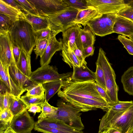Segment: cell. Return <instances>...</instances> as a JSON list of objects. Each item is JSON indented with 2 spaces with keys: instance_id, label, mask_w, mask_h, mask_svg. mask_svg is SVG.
<instances>
[{
  "instance_id": "c3c4849f",
  "label": "cell",
  "mask_w": 133,
  "mask_h": 133,
  "mask_svg": "<svg viewBox=\"0 0 133 133\" xmlns=\"http://www.w3.org/2000/svg\"><path fill=\"white\" fill-rule=\"evenodd\" d=\"M95 48L94 45H91L83 49L82 53L84 58H85L90 56H92L94 53Z\"/></svg>"
},
{
  "instance_id": "ac0fdd59",
  "label": "cell",
  "mask_w": 133,
  "mask_h": 133,
  "mask_svg": "<svg viewBox=\"0 0 133 133\" xmlns=\"http://www.w3.org/2000/svg\"><path fill=\"white\" fill-rule=\"evenodd\" d=\"M87 62L83 63L80 68L73 66L71 79L76 81L83 82L90 81H96L95 72L89 69L87 66Z\"/></svg>"
},
{
  "instance_id": "681fc988",
  "label": "cell",
  "mask_w": 133,
  "mask_h": 133,
  "mask_svg": "<svg viewBox=\"0 0 133 133\" xmlns=\"http://www.w3.org/2000/svg\"><path fill=\"white\" fill-rule=\"evenodd\" d=\"M41 108L40 105L36 104H32L28 110V111L33 113L35 115L36 113L40 112L41 111Z\"/></svg>"
},
{
  "instance_id": "d6a6232c",
  "label": "cell",
  "mask_w": 133,
  "mask_h": 133,
  "mask_svg": "<svg viewBox=\"0 0 133 133\" xmlns=\"http://www.w3.org/2000/svg\"><path fill=\"white\" fill-rule=\"evenodd\" d=\"M21 99L27 106L28 109L32 104L40 105L45 100V95L42 96H28L25 95L21 96Z\"/></svg>"
},
{
  "instance_id": "b9f144b4",
  "label": "cell",
  "mask_w": 133,
  "mask_h": 133,
  "mask_svg": "<svg viewBox=\"0 0 133 133\" xmlns=\"http://www.w3.org/2000/svg\"><path fill=\"white\" fill-rule=\"evenodd\" d=\"M16 1L29 13L37 15H39L34 6L26 0H16Z\"/></svg>"
},
{
  "instance_id": "ffe728a7",
  "label": "cell",
  "mask_w": 133,
  "mask_h": 133,
  "mask_svg": "<svg viewBox=\"0 0 133 133\" xmlns=\"http://www.w3.org/2000/svg\"><path fill=\"white\" fill-rule=\"evenodd\" d=\"M102 15L95 9L90 7L79 10L74 23L75 24H81L84 27L89 22L101 17Z\"/></svg>"
},
{
  "instance_id": "7c38bea8",
  "label": "cell",
  "mask_w": 133,
  "mask_h": 133,
  "mask_svg": "<svg viewBox=\"0 0 133 133\" xmlns=\"http://www.w3.org/2000/svg\"><path fill=\"white\" fill-rule=\"evenodd\" d=\"M14 116L10 127L17 133H31L35 122L27 110Z\"/></svg>"
},
{
  "instance_id": "d590c367",
  "label": "cell",
  "mask_w": 133,
  "mask_h": 133,
  "mask_svg": "<svg viewBox=\"0 0 133 133\" xmlns=\"http://www.w3.org/2000/svg\"><path fill=\"white\" fill-rule=\"evenodd\" d=\"M14 96L8 92L4 94H0V111L9 108Z\"/></svg>"
},
{
  "instance_id": "5bb4252c",
  "label": "cell",
  "mask_w": 133,
  "mask_h": 133,
  "mask_svg": "<svg viewBox=\"0 0 133 133\" xmlns=\"http://www.w3.org/2000/svg\"><path fill=\"white\" fill-rule=\"evenodd\" d=\"M13 57L9 33L0 34V61L3 65L9 66Z\"/></svg>"
},
{
  "instance_id": "7a4b0ae2",
  "label": "cell",
  "mask_w": 133,
  "mask_h": 133,
  "mask_svg": "<svg viewBox=\"0 0 133 133\" xmlns=\"http://www.w3.org/2000/svg\"><path fill=\"white\" fill-rule=\"evenodd\" d=\"M133 127V104L127 110L118 112L109 110L101 119L98 132L110 129L125 133Z\"/></svg>"
},
{
  "instance_id": "6da1fadb",
  "label": "cell",
  "mask_w": 133,
  "mask_h": 133,
  "mask_svg": "<svg viewBox=\"0 0 133 133\" xmlns=\"http://www.w3.org/2000/svg\"><path fill=\"white\" fill-rule=\"evenodd\" d=\"M9 33L12 42L31 55L36 45L34 31L31 25L26 20L16 21Z\"/></svg>"
},
{
  "instance_id": "7bdbcfd3",
  "label": "cell",
  "mask_w": 133,
  "mask_h": 133,
  "mask_svg": "<svg viewBox=\"0 0 133 133\" xmlns=\"http://www.w3.org/2000/svg\"><path fill=\"white\" fill-rule=\"evenodd\" d=\"M95 86L99 94L109 105L111 106L115 104L108 95L106 91L96 82L95 83Z\"/></svg>"
},
{
  "instance_id": "cb8c5ba5",
  "label": "cell",
  "mask_w": 133,
  "mask_h": 133,
  "mask_svg": "<svg viewBox=\"0 0 133 133\" xmlns=\"http://www.w3.org/2000/svg\"><path fill=\"white\" fill-rule=\"evenodd\" d=\"M17 68L24 74L29 77L32 72L31 65V55L22 49L19 62L16 64Z\"/></svg>"
},
{
  "instance_id": "7402d4cb",
  "label": "cell",
  "mask_w": 133,
  "mask_h": 133,
  "mask_svg": "<svg viewBox=\"0 0 133 133\" xmlns=\"http://www.w3.org/2000/svg\"><path fill=\"white\" fill-rule=\"evenodd\" d=\"M0 14L8 16L15 22L25 20L26 14L5 2L3 0H0Z\"/></svg>"
},
{
  "instance_id": "bcb514c9",
  "label": "cell",
  "mask_w": 133,
  "mask_h": 133,
  "mask_svg": "<svg viewBox=\"0 0 133 133\" xmlns=\"http://www.w3.org/2000/svg\"><path fill=\"white\" fill-rule=\"evenodd\" d=\"M3 1L15 8L21 11L25 14L29 13L17 2L16 0H3Z\"/></svg>"
},
{
  "instance_id": "30bf717a",
  "label": "cell",
  "mask_w": 133,
  "mask_h": 133,
  "mask_svg": "<svg viewBox=\"0 0 133 133\" xmlns=\"http://www.w3.org/2000/svg\"><path fill=\"white\" fill-rule=\"evenodd\" d=\"M90 7L96 9L101 14H117L122 10L130 8L123 0H86Z\"/></svg>"
},
{
  "instance_id": "6f0895ef",
  "label": "cell",
  "mask_w": 133,
  "mask_h": 133,
  "mask_svg": "<svg viewBox=\"0 0 133 133\" xmlns=\"http://www.w3.org/2000/svg\"><path fill=\"white\" fill-rule=\"evenodd\" d=\"M131 133H133V130H132V132Z\"/></svg>"
},
{
  "instance_id": "9c48e42d",
  "label": "cell",
  "mask_w": 133,
  "mask_h": 133,
  "mask_svg": "<svg viewBox=\"0 0 133 133\" xmlns=\"http://www.w3.org/2000/svg\"><path fill=\"white\" fill-rule=\"evenodd\" d=\"M117 14H109L89 22L87 24L95 35L103 37L114 33L113 28Z\"/></svg>"
},
{
  "instance_id": "ba28073f",
  "label": "cell",
  "mask_w": 133,
  "mask_h": 133,
  "mask_svg": "<svg viewBox=\"0 0 133 133\" xmlns=\"http://www.w3.org/2000/svg\"><path fill=\"white\" fill-rule=\"evenodd\" d=\"M72 73L70 72L60 74L56 67L48 65L41 66L32 72L29 78L33 83L43 84L54 81L64 80L71 77Z\"/></svg>"
},
{
  "instance_id": "4dcf8cb0",
  "label": "cell",
  "mask_w": 133,
  "mask_h": 133,
  "mask_svg": "<svg viewBox=\"0 0 133 133\" xmlns=\"http://www.w3.org/2000/svg\"><path fill=\"white\" fill-rule=\"evenodd\" d=\"M28 96H42L45 95V89L42 84L34 83L26 88Z\"/></svg>"
},
{
  "instance_id": "f6af8a7d",
  "label": "cell",
  "mask_w": 133,
  "mask_h": 133,
  "mask_svg": "<svg viewBox=\"0 0 133 133\" xmlns=\"http://www.w3.org/2000/svg\"><path fill=\"white\" fill-rule=\"evenodd\" d=\"M117 15L133 21V9L131 8H126L122 10Z\"/></svg>"
},
{
  "instance_id": "f5cc1de1",
  "label": "cell",
  "mask_w": 133,
  "mask_h": 133,
  "mask_svg": "<svg viewBox=\"0 0 133 133\" xmlns=\"http://www.w3.org/2000/svg\"><path fill=\"white\" fill-rule=\"evenodd\" d=\"M4 133H17L15 131L11 128L10 126L5 131Z\"/></svg>"
},
{
  "instance_id": "d4e9b609",
  "label": "cell",
  "mask_w": 133,
  "mask_h": 133,
  "mask_svg": "<svg viewBox=\"0 0 133 133\" xmlns=\"http://www.w3.org/2000/svg\"><path fill=\"white\" fill-rule=\"evenodd\" d=\"M81 41L83 49L87 47L94 45L96 40L95 35L87 25L79 30Z\"/></svg>"
},
{
  "instance_id": "816d5d0a",
  "label": "cell",
  "mask_w": 133,
  "mask_h": 133,
  "mask_svg": "<svg viewBox=\"0 0 133 133\" xmlns=\"http://www.w3.org/2000/svg\"><path fill=\"white\" fill-rule=\"evenodd\" d=\"M133 130V127L131 128L125 133H131ZM108 133H121L119 131L114 129H108Z\"/></svg>"
},
{
  "instance_id": "f35d334b",
  "label": "cell",
  "mask_w": 133,
  "mask_h": 133,
  "mask_svg": "<svg viewBox=\"0 0 133 133\" xmlns=\"http://www.w3.org/2000/svg\"><path fill=\"white\" fill-rule=\"evenodd\" d=\"M133 104V101H121L114 105L111 106L110 110L116 112L125 111Z\"/></svg>"
},
{
  "instance_id": "f546056e",
  "label": "cell",
  "mask_w": 133,
  "mask_h": 133,
  "mask_svg": "<svg viewBox=\"0 0 133 133\" xmlns=\"http://www.w3.org/2000/svg\"><path fill=\"white\" fill-rule=\"evenodd\" d=\"M40 106L42 109L41 112L38 116V120L47 117H52L55 115L57 113V107H55L51 105L48 102L45 100Z\"/></svg>"
},
{
  "instance_id": "44dd1931",
  "label": "cell",
  "mask_w": 133,
  "mask_h": 133,
  "mask_svg": "<svg viewBox=\"0 0 133 133\" xmlns=\"http://www.w3.org/2000/svg\"><path fill=\"white\" fill-rule=\"evenodd\" d=\"M25 20L31 25L34 32L50 28L49 19L46 16L29 13L26 15Z\"/></svg>"
},
{
  "instance_id": "5b68a950",
  "label": "cell",
  "mask_w": 133,
  "mask_h": 133,
  "mask_svg": "<svg viewBox=\"0 0 133 133\" xmlns=\"http://www.w3.org/2000/svg\"><path fill=\"white\" fill-rule=\"evenodd\" d=\"M58 110L56 114L51 117L56 118L67 125L79 131L84 128L82 121L81 110L67 103L62 100L58 101L57 104Z\"/></svg>"
},
{
  "instance_id": "d6986e66",
  "label": "cell",
  "mask_w": 133,
  "mask_h": 133,
  "mask_svg": "<svg viewBox=\"0 0 133 133\" xmlns=\"http://www.w3.org/2000/svg\"><path fill=\"white\" fill-rule=\"evenodd\" d=\"M113 31L128 37L133 34V21L117 15Z\"/></svg>"
},
{
  "instance_id": "52a82bcc",
  "label": "cell",
  "mask_w": 133,
  "mask_h": 133,
  "mask_svg": "<svg viewBox=\"0 0 133 133\" xmlns=\"http://www.w3.org/2000/svg\"><path fill=\"white\" fill-rule=\"evenodd\" d=\"M58 96L67 103L85 112L100 109L107 112L111 106L107 103L96 101L91 99L76 96L57 93Z\"/></svg>"
},
{
  "instance_id": "277c9868",
  "label": "cell",
  "mask_w": 133,
  "mask_h": 133,
  "mask_svg": "<svg viewBox=\"0 0 133 133\" xmlns=\"http://www.w3.org/2000/svg\"><path fill=\"white\" fill-rule=\"evenodd\" d=\"M96 64H99L104 72L106 92L115 104L119 101L118 97L119 88L116 81V75L111 64L102 48H100Z\"/></svg>"
},
{
  "instance_id": "484cf974",
  "label": "cell",
  "mask_w": 133,
  "mask_h": 133,
  "mask_svg": "<svg viewBox=\"0 0 133 133\" xmlns=\"http://www.w3.org/2000/svg\"><path fill=\"white\" fill-rule=\"evenodd\" d=\"M121 81L124 91L133 96V66L124 72L121 76Z\"/></svg>"
},
{
  "instance_id": "f1b7e54d",
  "label": "cell",
  "mask_w": 133,
  "mask_h": 133,
  "mask_svg": "<svg viewBox=\"0 0 133 133\" xmlns=\"http://www.w3.org/2000/svg\"><path fill=\"white\" fill-rule=\"evenodd\" d=\"M9 109L14 115H17L25 110H28L27 106L21 99L14 96Z\"/></svg>"
},
{
  "instance_id": "836d02e7",
  "label": "cell",
  "mask_w": 133,
  "mask_h": 133,
  "mask_svg": "<svg viewBox=\"0 0 133 133\" xmlns=\"http://www.w3.org/2000/svg\"><path fill=\"white\" fill-rule=\"evenodd\" d=\"M34 129L35 131L43 133H83L82 130L70 131L60 129L50 128L35 125Z\"/></svg>"
},
{
  "instance_id": "7dc6e473",
  "label": "cell",
  "mask_w": 133,
  "mask_h": 133,
  "mask_svg": "<svg viewBox=\"0 0 133 133\" xmlns=\"http://www.w3.org/2000/svg\"><path fill=\"white\" fill-rule=\"evenodd\" d=\"M79 61L82 63L86 62L84 58L82 50L79 49L75 45L72 49Z\"/></svg>"
},
{
  "instance_id": "83f0119b",
  "label": "cell",
  "mask_w": 133,
  "mask_h": 133,
  "mask_svg": "<svg viewBox=\"0 0 133 133\" xmlns=\"http://www.w3.org/2000/svg\"><path fill=\"white\" fill-rule=\"evenodd\" d=\"M14 116L9 109L0 111V133H4L10 126Z\"/></svg>"
},
{
  "instance_id": "ee69618b",
  "label": "cell",
  "mask_w": 133,
  "mask_h": 133,
  "mask_svg": "<svg viewBox=\"0 0 133 133\" xmlns=\"http://www.w3.org/2000/svg\"><path fill=\"white\" fill-rule=\"evenodd\" d=\"M12 50L13 57L17 64L20 58L22 49L12 42Z\"/></svg>"
},
{
  "instance_id": "8d00e7d4",
  "label": "cell",
  "mask_w": 133,
  "mask_h": 133,
  "mask_svg": "<svg viewBox=\"0 0 133 133\" xmlns=\"http://www.w3.org/2000/svg\"><path fill=\"white\" fill-rule=\"evenodd\" d=\"M50 37L49 38L38 41L36 42V48L34 49V51L36 55V59H37L38 56H39L40 58L42 57L45 51Z\"/></svg>"
},
{
  "instance_id": "4fadbf2b",
  "label": "cell",
  "mask_w": 133,
  "mask_h": 133,
  "mask_svg": "<svg viewBox=\"0 0 133 133\" xmlns=\"http://www.w3.org/2000/svg\"><path fill=\"white\" fill-rule=\"evenodd\" d=\"M80 24H76L68 28L62 32V38L60 40L62 45H69L72 49L76 45L82 51L83 48L81 41L79 30L81 28Z\"/></svg>"
},
{
  "instance_id": "3957f363",
  "label": "cell",
  "mask_w": 133,
  "mask_h": 133,
  "mask_svg": "<svg viewBox=\"0 0 133 133\" xmlns=\"http://www.w3.org/2000/svg\"><path fill=\"white\" fill-rule=\"evenodd\" d=\"M95 82V81H76L72 80L70 77L63 81L61 89L57 93L74 95L107 103L96 89Z\"/></svg>"
},
{
  "instance_id": "60d3db41",
  "label": "cell",
  "mask_w": 133,
  "mask_h": 133,
  "mask_svg": "<svg viewBox=\"0 0 133 133\" xmlns=\"http://www.w3.org/2000/svg\"><path fill=\"white\" fill-rule=\"evenodd\" d=\"M52 34L50 28L34 32V36L36 43L38 41L50 38Z\"/></svg>"
},
{
  "instance_id": "9f6ffc18",
  "label": "cell",
  "mask_w": 133,
  "mask_h": 133,
  "mask_svg": "<svg viewBox=\"0 0 133 133\" xmlns=\"http://www.w3.org/2000/svg\"><path fill=\"white\" fill-rule=\"evenodd\" d=\"M130 38L133 41V34L128 37Z\"/></svg>"
},
{
  "instance_id": "2e32d148",
  "label": "cell",
  "mask_w": 133,
  "mask_h": 133,
  "mask_svg": "<svg viewBox=\"0 0 133 133\" xmlns=\"http://www.w3.org/2000/svg\"><path fill=\"white\" fill-rule=\"evenodd\" d=\"M9 75L18 86L25 91L26 88L34 83L28 77L22 73L17 68L14 57L9 67Z\"/></svg>"
},
{
  "instance_id": "ab89813d",
  "label": "cell",
  "mask_w": 133,
  "mask_h": 133,
  "mask_svg": "<svg viewBox=\"0 0 133 133\" xmlns=\"http://www.w3.org/2000/svg\"><path fill=\"white\" fill-rule=\"evenodd\" d=\"M117 38L123 45L128 53L133 55V41L123 35H119Z\"/></svg>"
},
{
  "instance_id": "8fae6325",
  "label": "cell",
  "mask_w": 133,
  "mask_h": 133,
  "mask_svg": "<svg viewBox=\"0 0 133 133\" xmlns=\"http://www.w3.org/2000/svg\"><path fill=\"white\" fill-rule=\"evenodd\" d=\"M39 15H51L66 9L68 7L63 0H28Z\"/></svg>"
},
{
  "instance_id": "f907efd6",
  "label": "cell",
  "mask_w": 133,
  "mask_h": 133,
  "mask_svg": "<svg viewBox=\"0 0 133 133\" xmlns=\"http://www.w3.org/2000/svg\"><path fill=\"white\" fill-rule=\"evenodd\" d=\"M7 92L10 93L7 87L2 82L0 81V94H4Z\"/></svg>"
},
{
  "instance_id": "4316f807",
  "label": "cell",
  "mask_w": 133,
  "mask_h": 133,
  "mask_svg": "<svg viewBox=\"0 0 133 133\" xmlns=\"http://www.w3.org/2000/svg\"><path fill=\"white\" fill-rule=\"evenodd\" d=\"M63 80H59L47 82L42 84L45 89V101H49L61 89Z\"/></svg>"
},
{
  "instance_id": "e575fe53",
  "label": "cell",
  "mask_w": 133,
  "mask_h": 133,
  "mask_svg": "<svg viewBox=\"0 0 133 133\" xmlns=\"http://www.w3.org/2000/svg\"><path fill=\"white\" fill-rule=\"evenodd\" d=\"M68 7L71 8L78 10L86 9L90 7L88 5L86 0H63Z\"/></svg>"
},
{
  "instance_id": "603a6c76",
  "label": "cell",
  "mask_w": 133,
  "mask_h": 133,
  "mask_svg": "<svg viewBox=\"0 0 133 133\" xmlns=\"http://www.w3.org/2000/svg\"><path fill=\"white\" fill-rule=\"evenodd\" d=\"M61 55L64 61L71 68L73 66L80 67L83 63L79 60L70 46L62 45Z\"/></svg>"
},
{
  "instance_id": "db71d44e",
  "label": "cell",
  "mask_w": 133,
  "mask_h": 133,
  "mask_svg": "<svg viewBox=\"0 0 133 133\" xmlns=\"http://www.w3.org/2000/svg\"><path fill=\"white\" fill-rule=\"evenodd\" d=\"M127 3L130 8L133 9V0L129 1Z\"/></svg>"
},
{
  "instance_id": "11a10c76",
  "label": "cell",
  "mask_w": 133,
  "mask_h": 133,
  "mask_svg": "<svg viewBox=\"0 0 133 133\" xmlns=\"http://www.w3.org/2000/svg\"><path fill=\"white\" fill-rule=\"evenodd\" d=\"M108 130H106L101 131L100 133H108Z\"/></svg>"
},
{
  "instance_id": "1f68e13d",
  "label": "cell",
  "mask_w": 133,
  "mask_h": 133,
  "mask_svg": "<svg viewBox=\"0 0 133 133\" xmlns=\"http://www.w3.org/2000/svg\"><path fill=\"white\" fill-rule=\"evenodd\" d=\"M15 22L8 16L0 14V34L9 33Z\"/></svg>"
},
{
  "instance_id": "9a60e30c",
  "label": "cell",
  "mask_w": 133,
  "mask_h": 133,
  "mask_svg": "<svg viewBox=\"0 0 133 133\" xmlns=\"http://www.w3.org/2000/svg\"><path fill=\"white\" fill-rule=\"evenodd\" d=\"M0 80L6 85L10 93L14 96L20 97L26 91L22 89L15 83L9 73V67L3 64L0 61Z\"/></svg>"
},
{
  "instance_id": "e0dca14e",
  "label": "cell",
  "mask_w": 133,
  "mask_h": 133,
  "mask_svg": "<svg viewBox=\"0 0 133 133\" xmlns=\"http://www.w3.org/2000/svg\"><path fill=\"white\" fill-rule=\"evenodd\" d=\"M62 46L61 42L57 39L56 36L52 34L50 38L45 51L40 60L41 66L49 65L51 58L55 53L62 50Z\"/></svg>"
},
{
  "instance_id": "74e56055",
  "label": "cell",
  "mask_w": 133,
  "mask_h": 133,
  "mask_svg": "<svg viewBox=\"0 0 133 133\" xmlns=\"http://www.w3.org/2000/svg\"><path fill=\"white\" fill-rule=\"evenodd\" d=\"M96 70L95 72L96 82L106 92V87L103 71L99 64H96Z\"/></svg>"
},
{
  "instance_id": "8992f818",
  "label": "cell",
  "mask_w": 133,
  "mask_h": 133,
  "mask_svg": "<svg viewBox=\"0 0 133 133\" xmlns=\"http://www.w3.org/2000/svg\"><path fill=\"white\" fill-rule=\"evenodd\" d=\"M79 11L68 7L56 13L42 16L48 18L52 34L56 36L60 32H63L68 28L76 25L74 22Z\"/></svg>"
}]
</instances>
